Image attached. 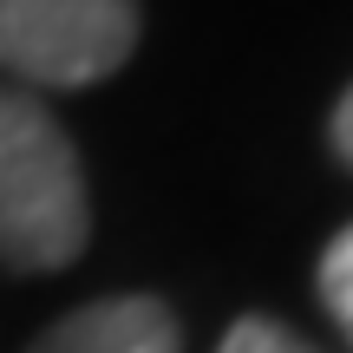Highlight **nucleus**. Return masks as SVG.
<instances>
[{
    "label": "nucleus",
    "instance_id": "7ed1b4c3",
    "mask_svg": "<svg viewBox=\"0 0 353 353\" xmlns=\"http://www.w3.org/2000/svg\"><path fill=\"white\" fill-rule=\"evenodd\" d=\"M176 347H183V334H176L164 301L112 294V301H92L79 314L52 321L26 353H176Z\"/></svg>",
    "mask_w": 353,
    "mask_h": 353
},
{
    "label": "nucleus",
    "instance_id": "20e7f679",
    "mask_svg": "<svg viewBox=\"0 0 353 353\" xmlns=\"http://www.w3.org/2000/svg\"><path fill=\"white\" fill-rule=\"evenodd\" d=\"M321 307H327L334 327L353 341V223L327 242V255H321Z\"/></svg>",
    "mask_w": 353,
    "mask_h": 353
},
{
    "label": "nucleus",
    "instance_id": "f03ea898",
    "mask_svg": "<svg viewBox=\"0 0 353 353\" xmlns=\"http://www.w3.org/2000/svg\"><path fill=\"white\" fill-rule=\"evenodd\" d=\"M138 46V0H0V65L26 85H99Z\"/></svg>",
    "mask_w": 353,
    "mask_h": 353
},
{
    "label": "nucleus",
    "instance_id": "39448f33",
    "mask_svg": "<svg viewBox=\"0 0 353 353\" xmlns=\"http://www.w3.org/2000/svg\"><path fill=\"white\" fill-rule=\"evenodd\" d=\"M216 353H314V347H307L294 327H281V321L249 314V321H236V327L223 334V347H216Z\"/></svg>",
    "mask_w": 353,
    "mask_h": 353
},
{
    "label": "nucleus",
    "instance_id": "f257e3e1",
    "mask_svg": "<svg viewBox=\"0 0 353 353\" xmlns=\"http://www.w3.org/2000/svg\"><path fill=\"white\" fill-rule=\"evenodd\" d=\"M92 236L85 170L39 99L0 85V262L46 275L79 262Z\"/></svg>",
    "mask_w": 353,
    "mask_h": 353
},
{
    "label": "nucleus",
    "instance_id": "423d86ee",
    "mask_svg": "<svg viewBox=\"0 0 353 353\" xmlns=\"http://www.w3.org/2000/svg\"><path fill=\"white\" fill-rule=\"evenodd\" d=\"M334 151L353 164V85L341 92V105H334Z\"/></svg>",
    "mask_w": 353,
    "mask_h": 353
}]
</instances>
